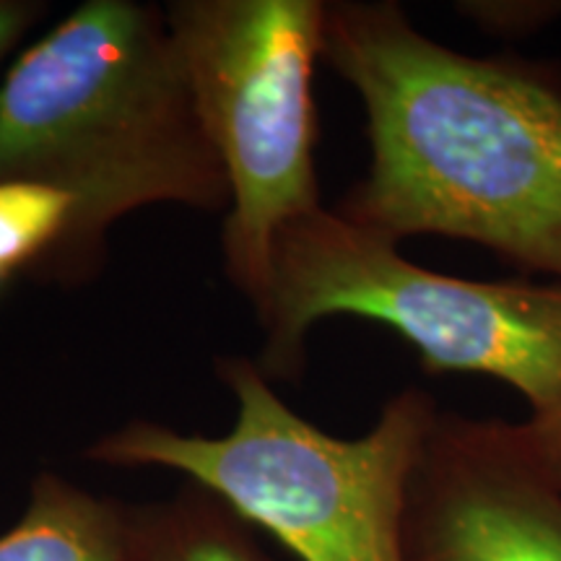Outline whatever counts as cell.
Here are the masks:
<instances>
[{"instance_id": "5", "label": "cell", "mask_w": 561, "mask_h": 561, "mask_svg": "<svg viewBox=\"0 0 561 561\" xmlns=\"http://www.w3.org/2000/svg\"><path fill=\"white\" fill-rule=\"evenodd\" d=\"M164 16L227 174L224 273L255 305L278 231L322 206L314 68L325 0H174Z\"/></svg>"}, {"instance_id": "1", "label": "cell", "mask_w": 561, "mask_h": 561, "mask_svg": "<svg viewBox=\"0 0 561 561\" xmlns=\"http://www.w3.org/2000/svg\"><path fill=\"white\" fill-rule=\"evenodd\" d=\"M322 60L367 112V174L341 216L401 244H481L561 284V66L473 58L396 0L325 3Z\"/></svg>"}, {"instance_id": "6", "label": "cell", "mask_w": 561, "mask_h": 561, "mask_svg": "<svg viewBox=\"0 0 561 561\" xmlns=\"http://www.w3.org/2000/svg\"><path fill=\"white\" fill-rule=\"evenodd\" d=\"M405 561H561V491L502 419L439 411L413 466Z\"/></svg>"}, {"instance_id": "3", "label": "cell", "mask_w": 561, "mask_h": 561, "mask_svg": "<svg viewBox=\"0 0 561 561\" xmlns=\"http://www.w3.org/2000/svg\"><path fill=\"white\" fill-rule=\"evenodd\" d=\"M237 401L224 437L128 421L87 447L112 468H164L210 491L299 561H405V502L437 401L405 388L367 434L341 439L286 405L252 359L216 364Z\"/></svg>"}, {"instance_id": "9", "label": "cell", "mask_w": 561, "mask_h": 561, "mask_svg": "<svg viewBox=\"0 0 561 561\" xmlns=\"http://www.w3.org/2000/svg\"><path fill=\"white\" fill-rule=\"evenodd\" d=\"M73 219V198L32 180L0 182V271L34 278L60 248Z\"/></svg>"}, {"instance_id": "13", "label": "cell", "mask_w": 561, "mask_h": 561, "mask_svg": "<svg viewBox=\"0 0 561 561\" xmlns=\"http://www.w3.org/2000/svg\"><path fill=\"white\" fill-rule=\"evenodd\" d=\"M9 280H11V276H5V273H3V271H0V291H3V289H5V284H9Z\"/></svg>"}, {"instance_id": "10", "label": "cell", "mask_w": 561, "mask_h": 561, "mask_svg": "<svg viewBox=\"0 0 561 561\" xmlns=\"http://www.w3.org/2000/svg\"><path fill=\"white\" fill-rule=\"evenodd\" d=\"M455 9L483 34L504 39L533 37L561 21V0H468Z\"/></svg>"}, {"instance_id": "12", "label": "cell", "mask_w": 561, "mask_h": 561, "mask_svg": "<svg viewBox=\"0 0 561 561\" xmlns=\"http://www.w3.org/2000/svg\"><path fill=\"white\" fill-rule=\"evenodd\" d=\"M45 13L47 5L39 0H0V66Z\"/></svg>"}, {"instance_id": "7", "label": "cell", "mask_w": 561, "mask_h": 561, "mask_svg": "<svg viewBox=\"0 0 561 561\" xmlns=\"http://www.w3.org/2000/svg\"><path fill=\"white\" fill-rule=\"evenodd\" d=\"M0 561H140L138 510L42 471L21 520L0 536Z\"/></svg>"}, {"instance_id": "4", "label": "cell", "mask_w": 561, "mask_h": 561, "mask_svg": "<svg viewBox=\"0 0 561 561\" xmlns=\"http://www.w3.org/2000/svg\"><path fill=\"white\" fill-rule=\"evenodd\" d=\"M257 369L299 382L307 335L335 314L396 331L424 371L486 375L533 413L561 401V284L476 280L421 268L380 231L320 206L278 231L263 294Z\"/></svg>"}, {"instance_id": "2", "label": "cell", "mask_w": 561, "mask_h": 561, "mask_svg": "<svg viewBox=\"0 0 561 561\" xmlns=\"http://www.w3.org/2000/svg\"><path fill=\"white\" fill-rule=\"evenodd\" d=\"M73 198V219L37 284L81 286L133 210H227V174L195 112L164 9L87 0L0 81V182Z\"/></svg>"}, {"instance_id": "11", "label": "cell", "mask_w": 561, "mask_h": 561, "mask_svg": "<svg viewBox=\"0 0 561 561\" xmlns=\"http://www.w3.org/2000/svg\"><path fill=\"white\" fill-rule=\"evenodd\" d=\"M507 434L523 458L561 491V401L517 424L507 421Z\"/></svg>"}, {"instance_id": "8", "label": "cell", "mask_w": 561, "mask_h": 561, "mask_svg": "<svg viewBox=\"0 0 561 561\" xmlns=\"http://www.w3.org/2000/svg\"><path fill=\"white\" fill-rule=\"evenodd\" d=\"M138 533L140 561H271L252 525L193 483L172 502L138 507Z\"/></svg>"}]
</instances>
